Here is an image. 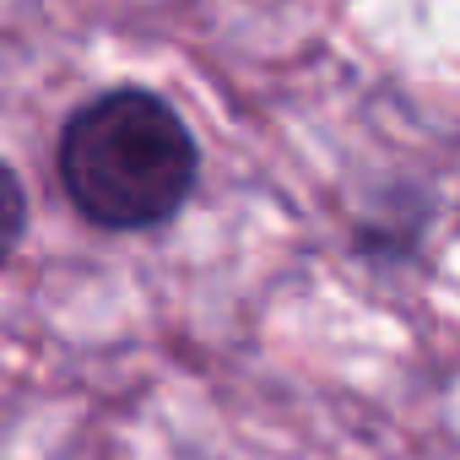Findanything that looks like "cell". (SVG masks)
<instances>
[{
  "instance_id": "6da1fadb",
  "label": "cell",
  "mask_w": 460,
  "mask_h": 460,
  "mask_svg": "<svg viewBox=\"0 0 460 460\" xmlns=\"http://www.w3.org/2000/svg\"><path fill=\"white\" fill-rule=\"evenodd\" d=\"M66 200L109 234L168 222L200 173V152L173 103L146 87H114L82 103L55 152Z\"/></svg>"
}]
</instances>
